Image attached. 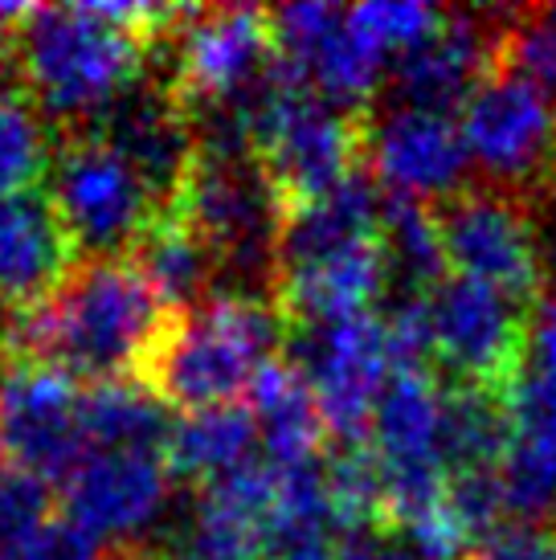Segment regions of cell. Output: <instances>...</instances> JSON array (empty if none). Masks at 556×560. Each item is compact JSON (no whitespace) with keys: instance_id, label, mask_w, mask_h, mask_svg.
<instances>
[{"instance_id":"cell-1","label":"cell","mask_w":556,"mask_h":560,"mask_svg":"<svg viewBox=\"0 0 556 560\" xmlns=\"http://www.w3.org/2000/svg\"><path fill=\"white\" fill-rule=\"evenodd\" d=\"M185 9L164 4H42L9 37L21 94L62 131L115 107L176 30Z\"/></svg>"},{"instance_id":"cell-2","label":"cell","mask_w":556,"mask_h":560,"mask_svg":"<svg viewBox=\"0 0 556 560\" xmlns=\"http://www.w3.org/2000/svg\"><path fill=\"white\" fill-rule=\"evenodd\" d=\"M169 324L172 312L127 258L74 262L49 295L4 307L0 357L99 385L143 373Z\"/></svg>"},{"instance_id":"cell-3","label":"cell","mask_w":556,"mask_h":560,"mask_svg":"<svg viewBox=\"0 0 556 560\" xmlns=\"http://www.w3.org/2000/svg\"><path fill=\"white\" fill-rule=\"evenodd\" d=\"M287 340V319L275 299L217 291L209 303L185 315H172L164 340L139 381L176 409H213L233 405L250 393L254 376L278 360V343Z\"/></svg>"},{"instance_id":"cell-4","label":"cell","mask_w":556,"mask_h":560,"mask_svg":"<svg viewBox=\"0 0 556 560\" xmlns=\"http://www.w3.org/2000/svg\"><path fill=\"white\" fill-rule=\"evenodd\" d=\"M254 156L287 213L327 197L364 168V115L311 94L282 62L246 103Z\"/></svg>"},{"instance_id":"cell-5","label":"cell","mask_w":556,"mask_h":560,"mask_svg":"<svg viewBox=\"0 0 556 560\" xmlns=\"http://www.w3.org/2000/svg\"><path fill=\"white\" fill-rule=\"evenodd\" d=\"M209 242L230 291L275 299L278 234L287 209L254 152H201L172 209Z\"/></svg>"},{"instance_id":"cell-6","label":"cell","mask_w":556,"mask_h":560,"mask_svg":"<svg viewBox=\"0 0 556 560\" xmlns=\"http://www.w3.org/2000/svg\"><path fill=\"white\" fill-rule=\"evenodd\" d=\"M46 197L78 262L127 258L139 237L152 230V221L164 218L136 168L86 127L66 131L58 140Z\"/></svg>"},{"instance_id":"cell-7","label":"cell","mask_w":556,"mask_h":560,"mask_svg":"<svg viewBox=\"0 0 556 560\" xmlns=\"http://www.w3.org/2000/svg\"><path fill=\"white\" fill-rule=\"evenodd\" d=\"M459 131L479 185L524 201L556 188V103L516 66L499 62L479 82L459 110Z\"/></svg>"},{"instance_id":"cell-8","label":"cell","mask_w":556,"mask_h":560,"mask_svg":"<svg viewBox=\"0 0 556 560\" xmlns=\"http://www.w3.org/2000/svg\"><path fill=\"white\" fill-rule=\"evenodd\" d=\"M447 262L459 279L487 282L524 307H541L544 237L532 201L487 185H466L447 201L430 205Z\"/></svg>"},{"instance_id":"cell-9","label":"cell","mask_w":556,"mask_h":560,"mask_svg":"<svg viewBox=\"0 0 556 560\" xmlns=\"http://www.w3.org/2000/svg\"><path fill=\"white\" fill-rule=\"evenodd\" d=\"M160 49L169 54L164 82L188 110L246 103L278 62L270 13L250 4L185 9Z\"/></svg>"},{"instance_id":"cell-10","label":"cell","mask_w":556,"mask_h":560,"mask_svg":"<svg viewBox=\"0 0 556 560\" xmlns=\"http://www.w3.org/2000/svg\"><path fill=\"white\" fill-rule=\"evenodd\" d=\"M287 331H291V364L315 393L327 438L336 446H369L372 409L393 376L385 319L360 312Z\"/></svg>"},{"instance_id":"cell-11","label":"cell","mask_w":556,"mask_h":560,"mask_svg":"<svg viewBox=\"0 0 556 560\" xmlns=\"http://www.w3.org/2000/svg\"><path fill=\"white\" fill-rule=\"evenodd\" d=\"M532 315L536 307L454 275L430 291L433 364H442L454 385L508 397L524 373Z\"/></svg>"},{"instance_id":"cell-12","label":"cell","mask_w":556,"mask_h":560,"mask_svg":"<svg viewBox=\"0 0 556 560\" xmlns=\"http://www.w3.org/2000/svg\"><path fill=\"white\" fill-rule=\"evenodd\" d=\"M86 454L82 385L74 376L0 357V458L46 482H66Z\"/></svg>"},{"instance_id":"cell-13","label":"cell","mask_w":556,"mask_h":560,"mask_svg":"<svg viewBox=\"0 0 556 560\" xmlns=\"http://www.w3.org/2000/svg\"><path fill=\"white\" fill-rule=\"evenodd\" d=\"M86 131H94L136 168V176L152 192V201L160 205V213H172L181 205L188 176L201 156V143H197L193 110L176 98L169 82L143 74Z\"/></svg>"},{"instance_id":"cell-14","label":"cell","mask_w":556,"mask_h":560,"mask_svg":"<svg viewBox=\"0 0 556 560\" xmlns=\"http://www.w3.org/2000/svg\"><path fill=\"white\" fill-rule=\"evenodd\" d=\"M364 168L389 197L438 205L471 185L463 131L454 115L389 107L364 115Z\"/></svg>"},{"instance_id":"cell-15","label":"cell","mask_w":556,"mask_h":560,"mask_svg":"<svg viewBox=\"0 0 556 560\" xmlns=\"http://www.w3.org/2000/svg\"><path fill=\"white\" fill-rule=\"evenodd\" d=\"M278 62L311 94L352 115H369L372 94L385 79V58L356 33L348 9L287 4L270 13Z\"/></svg>"},{"instance_id":"cell-16","label":"cell","mask_w":556,"mask_h":560,"mask_svg":"<svg viewBox=\"0 0 556 560\" xmlns=\"http://www.w3.org/2000/svg\"><path fill=\"white\" fill-rule=\"evenodd\" d=\"M62 499L66 520L94 545H139V536L169 512V458L148 451H94L62 482Z\"/></svg>"},{"instance_id":"cell-17","label":"cell","mask_w":556,"mask_h":560,"mask_svg":"<svg viewBox=\"0 0 556 560\" xmlns=\"http://www.w3.org/2000/svg\"><path fill=\"white\" fill-rule=\"evenodd\" d=\"M508 9H447L433 37L393 62V94L402 107L463 110L479 82L499 66Z\"/></svg>"},{"instance_id":"cell-18","label":"cell","mask_w":556,"mask_h":560,"mask_svg":"<svg viewBox=\"0 0 556 560\" xmlns=\"http://www.w3.org/2000/svg\"><path fill=\"white\" fill-rule=\"evenodd\" d=\"M381 185L369 176V168H360L327 197L287 213L278 234V279L381 246Z\"/></svg>"},{"instance_id":"cell-19","label":"cell","mask_w":556,"mask_h":560,"mask_svg":"<svg viewBox=\"0 0 556 560\" xmlns=\"http://www.w3.org/2000/svg\"><path fill=\"white\" fill-rule=\"evenodd\" d=\"M270 508H275L270 463H246L230 475L201 482L197 503L188 512L181 560H258Z\"/></svg>"},{"instance_id":"cell-20","label":"cell","mask_w":556,"mask_h":560,"mask_svg":"<svg viewBox=\"0 0 556 560\" xmlns=\"http://www.w3.org/2000/svg\"><path fill=\"white\" fill-rule=\"evenodd\" d=\"M74 249L46 188L0 197V303L21 307L49 295L74 266Z\"/></svg>"},{"instance_id":"cell-21","label":"cell","mask_w":556,"mask_h":560,"mask_svg":"<svg viewBox=\"0 0 556 560\" xmlns=\"http://www.w3.org/2000/svg\"><path fill=\"white\" fill-rule=\"evenodd\" d=\"M131 266L172 315L193 312L221 291L217 254L181 213H164L152 221V230L131 249Z\"/></svg>"},{"instance_id":"cell-22","label":"cell","mask_w":556,"mask_h":560,"mask_svg":"<svg viewBox=\"0 0 556 560\" xmlns=\"http://www.w3.org/2000/svg\"><path fill=\"white\" fill-rule=\"evenodd\" d=\"M250 413L258 421V442L270 467L315 463L327 442L315 393L291 360H270L250 385Z\"/></svg>"},{"instance_id":"cell-23","label":"cell","mask_w":556,"mask_h":560,"mask_svg":"<svg viewBox=\"0 0 556 560\" xmlns=\"http://www.w3.org/2000/svg\"><path fill=\"white\" fill-rule=\"evenodd\" d=\"M82 425L94 451H148L164 454L172 434L169 405L160 401L139 376L99 381L82 389Z\"/></svg>"},{"instance_id":"cell-24","label":"cell","mask_w":556,"mask_h":560,"mask_svg":"<svg viewBox=\"0 0 556 560\" xmlns=\"http://www.w3.org/2000/svg\"><path fill=\"white\" fill-rule=\"evenodd\" d=\"M258 446V421L250 413V405H213V409H197L172 425L164 458L169 470L181 479L209 482L217 475L254 463L250 454Z\"/></svg>"},{"instance_id":"cell-25","label":"cell","mask_w":556,"mask_h":560,"mask_svg":"<svg viewBox=\"0 0 556 560\" xmlns=\"http://www.w3.org/2000/svg\"><path fill=\"white\" fill-rule=\"evenodd\" d=\"M511 446V413L499 393L442 385V458L450 475L495 470Z\"/></svg>"},{"instance_id":"cell-26","label":"cell","mask_w":556,"mask_h":560,"mask_svg":"<svg viewBox=\"0 0 556 560\" xmlns=\"http://www.w3.org/2000/svg\"><path fill=\"white\" fill-rule=\"evenodd\" d=\"M381 258L393 282H402V295H430L447 282V249L433 209L421 201L389 197L381 205Z\"/></svg>"},{"instance_id":"cell-27","label":"cell","mask_w":556,"mask_h":560,"mask_svg":"<svg viewBox=\"0 0 556 560\" xmlns=\"http://www.w3.org/2000/svg\"><path fill=\"white\" fill-rule=\"evenodd\" d=\"M46 115L21 91H0V197L33 192L54 164Z\"/></svg>"},{"instance_id":"cell-28","label":"cell","mask_w":556,"mask_h":560,"mask_svg":"<svg viewBox=\"0 0 556 560\" xmlns=\"http://www.w3.org/2000/svg\"><path fill=\"white\" fill-rule=\"evenodd\" d=\"M499 62L516 66L556 103V4L508 9Z\"/></svg>"},{"instance_id":"cell-29","label":"cell","mask_w":556,"mask_h":560,"mask_svg":"<svg viewBox=\"0 0 556 560\" xmlns=\"http://www.w3.org/2000/svg\"><path fill=\"white\" fill-rule=\"evenodd\" d=\"M356 33L369 42L381 58H402L409 49H417L426 37L438 33V25L447 21V9H433V4H414V0H393V4H360L348 9Z\"/></svg>"},{"instance_id":"cell-30","label":"cell","mask_w":556,"mask_h":560,"mask_svg":"<svg viewBox=\"0 0 556 560\" xmlns=\"http://www.w3.org/2000/svg\"><path fill=\"white\" fill-rule=\"evenodd\" d=\"M49 508H54L49 482L0 458V548L16 545L42 524H49L54 520Z\"/></svg>"},{"instance_id":"cell-31","label":"cell","mask_w":556,"mask_h":560,"mask_svg":"<svg viewBox=\"0 0 556 560\" xmlns=\"http://www.w3.org/2000/svg\"><path fill=\"white\" fill-rule=\"evenodd\" d=\"M508 393L524 397L532 405H544L556 413V299L541 303L532 315V336H528V360L520 381Z\"/></svg>"},{"instance_id":"cell-32","label":"cell","mask_w":556,"mask_h":560,"mask_svg":"<svg viewBox=\"0 0 556 560\" xmlns=\"http://www.w3.org/2000/svg\"><path fill=\"white\" fill-rule=\"evenodd\" d=\"M103 548L94 545L82 528H74L70 520H49L37 532H30L25 540L0 548V560H99Z\"/></svg>"},{"instance_id":"cell-33","label":"cell","mask_w":556,"mask_h":560,"mask_svg":"<svg viewBox=\"0 0 556 560\" xmlns=\"http://www.w3.org/2000/svg\"><path fill=\"white\" fill-rule=\"evenodd\" d=\"M475 560H556V524H508L475 548Z\"/></svg>"},{"instance_id":"cell-34","label":"cell","mask_w":556,"mask_h":560,"mask_svg":"<svg viewBox=\"0 0 556 560\" xmlns=\"http://www.w3.org/2000/svg\"><path fill=\"white\" fill-rule=\"evenodd\" d=\"M99 560H160V557H152L143 545H124V548H107Z\"/></svg>"},{"instance_id":"cell-35","label":"cell","mask_w":556,"mask_h":560,"mask_svg":"<svg viewBox=\"0 0 556 560\" xmlns=\"http://www.w3.org/2000/svg\"><path fill=\"white\" fill-rule=\"evenodd\" d=\"M9 62V37H4V33H0V66Z\"/></svg>"}]
</instances>
